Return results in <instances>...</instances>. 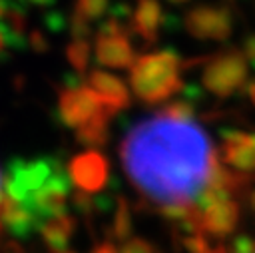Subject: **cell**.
<instances>
[{"instance_id":"e0dca14e","label":"cell","mask_w":255,"mask_h":253,"mask_svg":"<svg viewBox=\"0 0 255 253\" xmlns=\"http://www.w3.org/2000/svg\"><path fill=\"white\" fill-rule=\"evenodd\" d=\"M112 235L118 241H128L131 237V211H129V201L122 195L116 193V209L112 215Z\"/></svg>"},{"instance_id":"3957f363","label":"cell","mask_w":255,"mask_h":253,"mask_svg":"<svg viewBox=\"0 0 255 253\" xmlns=\"http://www.w3.org/2000/svg\"><path fill=\"white\" fill-rule=\"evenodd\" d=\"M201 66V86L217 98H231L247 84L249 66L239 48L227 46L211 56H205Z\"/></svg>"},{"instance_id":"1f68e13d","label":"cell","mask_w":255,"mask_h":253,"mask_svg":"<svg viewBox=\"0 0 255 253\" xmlns=\"http://www.w3.org/2000/svg\"><path fill=\"white\" fill-rule=\"evenodd\" d=\"M8 44H6V38H4V34H2V28H0V58H4V48H6Z\"/></svg>"},{"instance_id":"ffe728a7","label":"cell","mask_w":255,"mask_h":253,"mask_svg":"<svg viewBox=\"0 0 255 253\" xmlns=\"http://www.w3.org/2000/svg\"><path fill=\"white\" fill-rule=\"evenodd\" d=\"M72 10L84 16L86 20L94 22V20L104 18L106 12H110V0H74Z\"/></svg>"},{"instance_id":"f546056e","label":"cell","mask_w":255,"mask_h":253,"mask_svg":"<svg viewBox=\"0 0 255 253\" xmlns=\"http://www.w3.org/2000/svg\"><path fill=\"white\" fill-rule=\"evenodd\" d=\"M245 94H247V98L251 100V104L255 106V80H251V82L245 84Z\"/></svg>"},{"instance_id":"f1b7e54d","label":"cell","mask_w":255,"mask_h":253,"mask_svg":"<svg viewBox=\"0 0 255 253\" xmlns=\"http://www.w3.org/2000/svg\"><path fill=\"white\" fill-rule=\"evenodd\" d=\"M20 4H24V6H42V8H46V6H50L54 0H18Z\"/></svg>"},{"instance_id":"484cf974","label":"cell","mask_w":255,"mask_h":253,"mask_svg":"<svg viewBox=\"0 0 255 253\" xmlns=\"http://www.w3.org/2000/svg\"><path fill=\"white\" fill-rule=\"evenodd\" d=\"M92 253H120V251L116 249V245L112 241H102L92 249Z\"/></svg>"},{"instance_id":"8992f818","label":"cell","mask_w":255,"mask_h":253,"mask_svg":"<svg viewBox=\"0 0 255 253\" xmlns=\"http://www.w3.org/2000/svg\"><path fill=\"white\" fill-rule=\"evenodd\" d=\"M185 32L199 42H225L229 40L235 24V6L227 2L197 4L183 14Z\"/></svg>"},{"instance_id":"e575fe53","label":"cell","mask_w":255,"mask_h":253,"mask_svg":"<svg viewBox=\"0 0 255 253\" xmlns=\"http://www.w3.org/2000/svg\"><path fill=\"white\" fill-rule=\"evenodd\" d=\"M0 185H2V177H0ZM2 195H4V193H2V187H0V199H2Z\"/></svg>"},{"instance_id":"30bf717a","label":"cell","mask_w":255,"mask_h":253,"mask_svg":"<svg viewBox=\"0 0 255 253\" xmlns=\"http://www.w3.org/2000/svg\"><path fill=\"white\" fill-rule=\"evenodd\" d=\"M128 20L129 34H135L147 46H153L159 40V32L165 26L163 8L159 0H137Z\"/></svg>"},{"instance_id":"7c38bea8","label":"cell","mask_w":255,"mask_h":253,"mask_svg":"<svg viewBox=\"0 0 255 253\" xmlns=\"http://www.w3.org/2000/svg\"><path fill=\"white\" fill-rule=\"evenodd\" d=\"M86 84L96 92V96L100 98V102L114 110V112H120V110H126L131 102L129 98V92H128V86L114 74H108L104 70H92L88 74V80Z\"/></svg>"},{"instance_id":"9c48e42d","label":"cell","mask_w":255,"mask_h":253,"mask_svg":"<svg viewBox=\"0 0 255 253\" xmlns=\"http://www.w3.org/2000/svg\"><path fill=\"white\" fill-rule=\"evenodd\" d=\"M219 137L223 163L247 175L255 173V133L235 127H221Z\"/></svg>"},{"instance_id":"4fadbf2b","label":"cell","mask_w":255,"mask_h":253,"mask_svg":"<svg viewBox=\"0 0 255 253\" xmlns=\"http://www.w3.org/2000/svg\"><path fill=\"white\" fill-rule=\"evenodd\" d=\"M239 213L241 209L235 199L219 201L201 211V229L205 235H211L215 239H225L235 231L239 223Z\"/></svg>"},{"instance_id":"9a60e30c","label":"cell","mask_w":255,"mask_h":253,"mask_svg":"<svg viewBox=\"0 0 255 253\" xmlns=\"http://www.w3.org/2000/svg\"><path fill=\"white\" fill-rule=\"evenodd\" d=\"M38 231L52 253L68 249V243L76 231V217L68 213L48 217L38 225Z\"/></svg>"},{"instance_id":"5bb4252c","label":"cell","mask_w":255,"mask_h":253,"mask_svg":"<svg viewBox=\"0 0 255 253\" xmlns=\"http://www.w3.org/2000/svg\"><path fill=\"white\" fill-rule=\"evenodd\" d=\"M0 221H2V227H6L8 233L16 239H26L40 225L34 213L24 203L8 197L6 193L0 199Z\"/></svg>"},{"instance_id":"52a82bcc","label":"cell","mask_w":255,"mask_h":253,"mask_svg":"<svg viewBox=\"0 0 255 253\" xmlns=\"http://www.w3.org/2000/svg\"><path fill=\"white\" fill-rule=\"evenodd\" d=\"M68 177L80 191L100 193L110 181V159L100 149H86L68 161Z\"/></svg>"},{"instance_id":"d4e9b609","label":"cell","mask_w":255,"mask_h":253,"mask_svg":"<svg viewBox=\"0 0 255 253\" xmlns=\"http://www.w3.org/2000/svg\"><path fill=\"white\" fill-rule=\"evenodd\" d=\"M44 22H46V26H48L50 30H54V32H60L62 28L68 26V18H66L64 14H60V12H48V14L44 16Z\"/></svg>"},{"instance_id":"ac0fdd59","label":"cell","mask_w":255,"mask_h":253,"mask_svg":"<svg viewBox=\"0 0 255 253\" xmlns=\"http://www.w3.org/2000/svg\"><path fill=\"white\" fill-rule=\"evenodd\" d=\"M66 60L74 68V72L78 76H82L90 64V40L72 38L70 44L66 46Z\"/></svg>"},{"instance_id":"836d02e7","label":"cell","mask_w":255,"mask_h":253,"mask_svg":"<svg viewBox=\"0 0 255 253\" xmlns=\"http://www.w3.org/2000/svg\"><path fill=\"white\" fill-rule=\"evenodd\" d=\"M56 253H74L72 249H62V251H56Z\"/></svg>"},{"instance_id":"cb8c5ba5","label":"cell","mask_w":255,"mask_h":253,"mask_svg":"<svg viewBox=\"0 0 255 253\" xmlns=\"http://www.w3.org/2000/svg\"><path fill=\"white\" fill-rule=\"evenodd\" d=\"M241 54L247 62V66H251L255 70V32H249L243 42H241Z\"/></svg>"},{"instance_id":"5b68a950","label":"cell","mask_w":255,"mask_h":253,"mask_svg":"<svg viewBox=\"0 0 255 253\" xmlns=\"http://www.w3.org/2000/svg\"><path fill=\"white\" fill-rule=\"evenodd\" d=\"M106 106L100 102L96 92L82 82V76L78 74H66L64 76V88L58 92V104H56V118L66 127L78 129L86 122H90L96 114H100Z\"/></svg>"},{"instance_id":"44dd1931","label":"cell","mask_w":255,"mask_h":253,"mask_svg":"<svg viewBox=\"0 0 255 253\" xmlns=\"http://www.w3.org/2000/svg\"><path fill=\"white\" fill-rule=\"evenodd\" d=\"M90 24H92L90 20H86L84 16H80L74 10L68 16V30H70V36L72 38H84V40H88L92 36V26Z\"/></svg>"},{"instance_id":"277c9868","label":"cell","mask_w":255,"mask_h":253,"mask_svg":"<svg viewBox=\"0 0 255 253\" xmlns=\"http://www.w3.org/2000/svg\"><path fill=\"white\" fill-rule=\"evenodd\" d=\"M58 167H62V161L50 155H42L34 159L12 157L6 165L4 193L20 203H26L30 195L38 187H42Z\"/></svg>"},{"instance_id":"83f0119b","label":"cell","mask_w":255,"mask_h":253,"mask_svg":"<svg viewBox=\"0 0 255 253\" xmlns=\"http://www.w3.org/2000/svg\"><path fill=\"white\" fill-rule=\"evenodd\" d=\"M4 253H28L24 247H20L18 243H14V241H8L6 245H4Z\"/></svg>"},{"instance_id":"7402d4cb","label":"cell","mask_w":255,"mask_h":253,"mask_svg":"<svg viewBox=\"0 0 255 253\" xmlns=\"http://www.w3.org/2000/svg\"><path fill=\"white\" fill-rule=\"evenodd\" d=\"M26 48H30L36 54H46L50 50L48 36L40 28H30L28 30V36H26Z\"/></svg>"},{"instance_id":"ba28073f","label":"cell","mask_w":255,"mask_h":253,"mask_svg":"<svg viewBox=\"0 0 255 253\" xmlns=\"http://www.w3.org/2000/svg\"><path fill=\"white\" fill-rule=\"evenodd\" d=\"M68 195H70V177L62 165L52 173V177L42 187H38L30 195V199L24 205L34 213L38 223H42L48 217L66 213Z\"/></svg>"},{"instance_id":"6da1fadb","label":"cell","mask_w":255,"mask_h":253,"mask_svg":"<svg viewBox=\"0 0 255 253\" xmlns=\"http://www.w3.org/2000/svg\"><path fill=\"white\" fill-rule=\"evenodd\" d=\"M120 159L135 191L159 207L195 201L217 155L197 122L153 114L128 129Z\"/></svg>"},{"instance_id":"603a6c76","label":"cell","mask_w":255,"mask_h":253,"mask_svg":"<svg viewBox=\"0 0 255 253\" xmlns=\"http://www.w3.org/2000/svg\"><path fill=\"white\" fill-rule=\"evenodd\" d=\"M120 253H159V249H157L151 241H147V239L129 237V239L122 245Z\"/></svg>"},{"instance_id":"d6986e66","label":"cell","mask_w":255,"mask_h":253,"mask_svg":"<svg viewBox=\"0 0 255 253\" xmlns=\"http://www.w3.org/2000/svg\"><path fill=\"white\" fill-rule=\"evenodd\" d=\"M195 108H197L195 102H191V100H187V98L181 96V98L175 100V102L163 104V106L157 110V114H161V116H165V118H173V120H193Z\"/></svg>"},{"instance_id":"4dcf8cb0","label":"cell","mask_w":255,"mask_h":253,"mask_svg":"<svg viewBox=\"0 0 255 253\" xmlns=\"http://www.w3.org/2000/svg\"><path fill=\"white\" fill-rule=\"evenodd\" d=\"M249 207H251V211L255 213V183H253V187H251V191H249Z\"/></svg>"},{"instance_id":"7a4b0ae2","label":"cell","mask_w":255,"mask_h":253,"mask_svg":"<svg viewBox=\"0 0 255 253\" xmlns=\"http://www.w3.org/2000/svg\"><path fill=\"white\" fill-rule=\"evenodd\" d=\"M183 60L171 48L141 54L129 68V86L135 98L147 106L167 102L183 90Z\"/></svg>"},{"instance_id":"d6a6232c","label":"cell","mask_w":255,"mask_h":253,"mask_svg":"<svg viewBox=\"0 0 255 253\" xmlns=\"http://www.w3.org/2000/svg\"><path fill=\"white\" fill-rule=\"evenodd\" d=\"M167 2H171V4H183V2H189V0H167Z\"/></svg>"},{"instance_id":"4316f807","label":"cell","mask_w":255,"mask_h":253,"mask_svg":"<svg viewBox=\"0 0 255 253\" xmlns=\"http://www.w3.org/2000/svg\"><path fill=\"white\" fill-rule=\"evenodd\" d=\"M203 253H229V247H225L223 243H211Z\"/></svg>"},{"instance_id":"2e32d148","label":"cell","mask_w":255,"mask_h":253,"mask_svg":"<svg viewBox=\"0 0 255 253\" xmlns=\"http://www.w3.org/2000/svg\"><path fill=\"white\" fill-rule=\"evenodd\" d=\"M114 114H116L114 110L104 108L90 122H86L84 126H80L76 129V139L82 145H86L88 149H98V147L106 145L110 139V120L114 118Z\"/></svg>"},{"instance_id":"8fae6325","label":"cell","mask_w":255,"mask_h":253,"mask_svg":"<svg viewBox=\"0 0 255 253\" xmlns=\"http://www.w3.org/2000/svg\"><path fill=\"white\" fill-rule=\"evenodd\" d=\"M96 60L100 66L128 70L135 62L129 34H96Z\"/></svg>"}]
</instances>
